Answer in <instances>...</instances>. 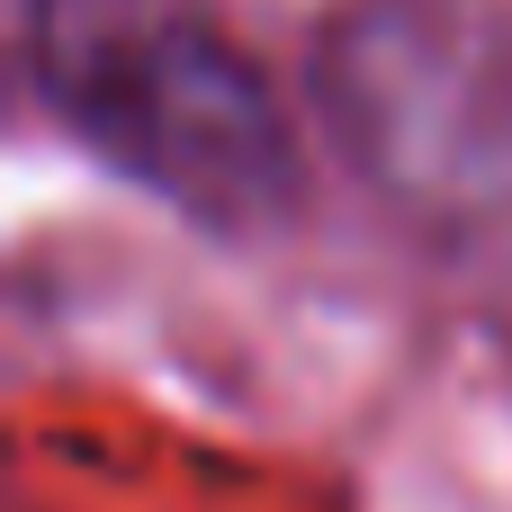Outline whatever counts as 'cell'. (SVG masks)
<instances>
[{
	"label": "cell",
	"instance_id": "cell-1",
	"mask_svg": "<svg viewBox=\"0 0 512 512\" xmlns=\"http://www.w3.org/2000/svg\"><path fill=\"white\" fill-rule=\"evenodd\" d=\"M27 72L117 180L207 234H270L306 198L270 72L180 0H36Z\"/></svg>",
	"mask_w": 512,
	"mask_h": 512
},
{
	"label": "cell",
	"instance_id": "cell-2",
	"mask_svg": "<svg viewBox=\"0 0 512 512\" xmlns=\"http://www.w3.org/2000/svg\"><path fill=\"white\" fill-rule=\"evenodd\" d=\"M315 108L351 171L423 225L512 216V18L486 0H342Z\"/></svg>",
	"mask_w": 512,
	"mask_h": 512
}]
</instances>
